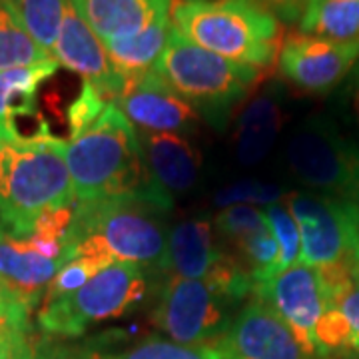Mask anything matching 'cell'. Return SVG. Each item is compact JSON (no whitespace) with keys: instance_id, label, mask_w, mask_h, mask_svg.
I'll return each instance as SVG.
<instances>
[{"instance_id":"obj_16","label":"cell","mask_w":359,"mask_h":359,"mask_svg":"<svg viewBox=\"0 0 359 359\" xmlns=\"http://www.w3.org/2000/svg\"><path fill=\"white\" fill-rule=\"evenodd\" d=\"M140 144L152 184L164 198L174 202L196 186L202 158L186 136L140 134Z\"/></svg>"},{"instance_id":"obj_34","label":"cell","mask_w":359,"mask_h":359,"mask_svg":"<svg viewBox=\"0 0 359 359\" xmlns=\"http://www.w3.org/2000/svg\"><path fill=\"white\" fill-rule=\"evenodd\" d=\"M269 13L276 14L278 20L283 22H299L308 8L309 0H257Z\"/></svg>"},{"instance_id":"obj_3","label":"cell","mask_w":359,"mask_h":359,"mask_svg":"<svg viewBox=\"0 0 359 359\" xmlns=\"http://www.w3.org/2000/svg\"><path fill=\"white\" fill-rule=\"evenodd\" d=\"M66 140L0 144V230L26 240L40 214L76 202L66 166Z\"/></svg>"},{"instance_id":"obj_12","label":"cell","mask_w":359,"mask_h":359,"mask_svg":"<svg viewBox=\"0 0 359 359\" xmlns=\"http://www.w3.org/2000/svg\"><path fill=\"white\" fill-rule=\"evenodd\" d=\"M252 295L282 316L309 358L320 359L316 330L327 306V295L316 269L299 262L269 282L254 283Z\"/></svg>"},{"instance_id":"obj_25","label":"cell","mask_w":359,"mask_h":359,"mask_svg":"<svg viewBox=\"0 0 359 359\" xmlns=\"http://www.w3.org/2000/svg\"><path fill=\"white\" fill-rule=\"evenodd\" d=\"M68 0H0L25 30L52 54Z\"/></svg>"},{"instance_id":"obj_32","label":"cell","mask_w":359,"mask_h":359,"mask_svg":"<svg viewBox=\"0 0 359 359\" xmlns=\"http://www.w3.org/2000/svg\"><path fill=\"white\" fill-rule=\"evenodd\" d=\"M32 359H98L90 341L70 344L60 337L32 334Z\"/></svg>"},{"instance_id":"obj_23","label":"cell","mask_w":359,"mask_h":359,"mask_svg":"<svg viewBox=\"0 0 359 359\" xmlns=\"http://www.w3.org/2000/svg\"><path fill=\"white\" fill-rule=\"evenodd\" d=\"M98 359H224L218 346H188L174 339L148 335L140 339L106 341V337L90 339Z\"/></svg>"},{"instance_id":"obj_8","label":"cell","mask_w":359,"mask_h":359,"mask_svg":"<svg viewBox=\"0 0 359 359\" xmlns=\"http://www.w3.org/2000/svg\"><path fill=\"white\" fill-rule=\"evenodd\" d=\"M287 166L323 196L359 205V142L325 116L304 120L287 140Z\"/></svg>"},{"instance_id":"obj_11","label":"cell","mask_w":359,"mask_h":359,"mask_svg":"<svg viewBox=\"0 0 359 359\" xmlns=\"http://www.w3.org/2000/svg\"><path fill=\"white\" fill-rule=\"evenodd\" d=\"M358 65L359 39L334 40L302 32L283 39L278 56L280 76L308 94L330 92Z\"/></svg>"},{"instance_id":"obj_13","label":"cell","mask_w":359,"mask_h":359,"mask_svg":"<svg viewBox=\"0 0 359 359\" xmlns=\"http://www.w3.org/2000/svg\"><path fill=\"white\" fill-rule=\"evenodd\" d=\"M114 104L140 134L188 136L196 132L202 118L154 70L128 78Z\"/></svg>"},{"instance_id":"obj_26","label":"cell","mask_w":359,"mask_h":359,"mask_svg":"<svg viewBox=\"0 0 359 359\" xmlns=\"http://www.w3.org/2000/svg\"><path fill=\"white\" fill-rule=\"evenodd\" d=\"M54 58L0 4V70L32 66Z\"/></svg>"},{"instance_id":"obj_30","label":"cell","mask_w":359,"mask_h":359,"mask_svg":"<svg viewBox=\"0 0 359 359\" xmlns=\"http://www.w3.org/2000/svg\"><path fill=\"white\" fill-rule=\"evenodd\" d=\"M108 104H112V98L108 94H104L98 86L82 80V88L66 114L70 138H76L78 134H82L88 126H92L98 120V116L108 108Z\"/></svg>"},{"instance_id":"obj_6","label":"cell","mask_w":359,"mask_h":359,"mask_svg":"<svg viewBox=\"0 0 359 359\" xmlns=\"http://www.w3.org/2000/svg\"><path fill=\"white\" fill-rule=\"evenodd\" d=\"M302 236V262L320 273L325 295L359 276V205L323 194L285 196Z\"/></svg>"},{"instance_id":"obj_18","label":"cell","mask_w":359,"mask_h":359,"mask_svg":"<svg viewBox=\"0 0 359 359\" xmlns=\"http://www.w3.org/2000/svg\"><path fill=\"white\" fill-rule=\"evenodd\" d=\"M70 259H48L36 254L26 240H18L0 230V278L25 299L30 309L42 304L56 273Z\"/></svg>"},{"instance_id":"obj_27","label":"cell","mask_w":359,"mask_h":359,"mask_svg":"<svg viewBox=\"0 0 359 359\" xmlns=\"http://www.w3.org/2000/svg\"><path fill=\"white\" fill-rule=\"evenodd\" d=\"M268 224L278 245H280V273L290 269L295 264L302 262V236H299V228L295 224L292 212L287 210V205L280 204H269L262 208Z\"/></svg>"},{"instance_id":"obj_14","label":"cell","mask_w":359,"mask_h":359,"mask_svg":"<svg viewBox=\"0 0 359 359\" xmlns=\"http://www.w3.org/2000/svg\"><path fill=\"white\" fill-rule=\"evenodd\" d=\"M224 359H311L276 309L252 295L219 341Z\"/></svg>"},{"instance_id":"obj_19","label":"cell","mask_w":359,"mask_h":359,"mask_svg":"<svg viewBox=\"0 0 359 359\" xmlns=\"http://www.w3.org/2000/svg\"><path fill=\"white\" fill-rule=\"evenodd\" d=\"M58 62L48 58L32 66L0 70V144L20 142V122L40 118L36 112V94L58 70Z\"/></svg>"},{"instance_id":"obj_37","label":"cell","mask_w":359,"mask_h":359,"mask_svg":"<svg viewBox=\"0 0 359 359\" xmlns=\"http://www.w3.org/2000/svg\"><path fill=\"white\" fill-rule=\"evenodd\" d=\"M353 110L359 124V65L355 66V78H353Z\"/></svg>"},{"instance_id":"obj_9","label":"cell","mask_w":359,"mask_h":359,"mask_svg":"<svg viewBox=\"0 0 359 359\" xmlns=\"http://www.w3.org/2000/svg\"><path fill=\"white\" fill-rule=\"evenodd\" d=\"M238 304L204 280L166 276L158 290L152 323L178 344L219 346L238 316Z\"/></svg>"},{"instance_id":"obj_35","label":"cell","mask_w":359,"mask_h":359,"mask_svg":"<svg viewBox=\"0 0 359 359\" xmlns=\"http://www.w3.org/2000/svg\"><path fill=\"white\" fill-rule=\"evenodd\" d=\"M25 327H30V323H20V321L14 320H0V359L8 358L11 347L14 344V337Z\"/></svg>"},{"instance_id":"obj_4","label":"cell","mask_w":359,"mask_h":359,"mask_svg":"<svg viewBox=\"0 0 359 359\" xmlns=\"http://www.w3.org/2000/svg\"><path fill=\"white\" fill-rule=\"evenodd\" d=\"M172 18L186 39L231 62L259 70L278 62L282 25L257 0H184Z\"/></svg>"},{"instance_id":"obj_2","label":"cell","mask_w":359,"mask_h":359,"mask_svg":"<svg viewBox=\"0 0 359 359\" xmlns=\"http://www.w3.org/2000/svg\"><path fill=\"white\" fill-rule=\"evenodd\" d=\"M164 208L144 198H112L78 204L66 248L74 257L130 262L152 276L166 273Z\"/></svg>"},{"instance_id":"obj_5","label":"cell","mask_w":359,"mask_h":359,"mask_svg":"<svg viewBox=\"0 0 359 359\" xmlns=\"http://www.w3.org/2000/svg\"><path fill=\"white\" fill-rule=\"evenodd\" d=\"M152 70L198 114L219 130L228 124L231 110L244 102L264 72L231 62L194 44L174 25L164 52Z\"/></svg>"},{"instance_id":"obj_24","label":"cell","mask_w":359,"mask_h":359,"mask_svg":"<svg viewBox=\"0 0 359 359\" xmlns=\"http://www.w3.org/2000/svg\"><path fill=\"white\" fill-rule=\"evenodd\" d=\"M299 32L334 40L359 39V0H309Z\"/></svg>"},{"instance_id":"obj_28","label":"cell","mask_w":359,"mask_h":359,"mask_svg":"<svg viewBox=\"0 0 359 359\" xmlns=\"http://www.w3.org/2000/svg\"><path fill=\"white\" fill-rule=\"evenodd\" d=\"M214 228H216V233L236 245L248 236H254L257 231L269 228V224L262 208L238 204L222 210L214 219Z\"/></svg>"},{"instance_id":"obj_7","label":"cell","mask_w":359,"mask_h":359,"mask_svg":"<svg viewBox=\"0 0 359 359\" xmlns=\"http://www.w3.org/2000/svg\"><path fill=\"white\" fill-rule=\"evenodd\" d=\"M152 292V273L130 262H114L72 294L40 304L36 323L44 335L76 339L90 327L124 318Z\"/></svg>"},{"instance_id":"obj_20","label":"cell","mask_w":359,"mask_h":359,"mask_svg":"<svg viewBox=\"0 0 359 359\" xmlns=\"http://www.w3.org/2000/svg\"><path fill=\"white\" fill-rule=\"evenodd\" d=\"M316 339L320 359L359 358V276L327 297Z\"/></svg>"},{"instance_id":"obj_22","label":"cell","mask_w":359,"mask_h":359,"mask_svg":"<svg viewBox=\"0 0 359 359\" xmlns=\"http://www.w3.org/2000/svg\"><path fill=\"white\" fill-rule=\"evenodd\" d=\"M170 30H172V18H164L144 28L134 36L102 40L104 50L116 72L124 80L140 76L154 68L156 60L164 52Z\"/></svg>"},{"instance_id":"obj_31","label":"cell","mask_w":359,"mask_h":359,"mask_svg":"<svg viewBox=\"0 0 359 359\" xmlns=\"http://www.w3.org/2000/svg\"><path fill=\"white\" fill-rule=\"evenodd\" d=\"M282 188L276 184H264V182H236L228 188H222L216 198L214 204L219 208H228V205L238 204H276L282 200Z\"/></svg>"},{"instance_id":"obj_21","label":"cell","mask_w":359,"mask_h":359,"mask_svg":"<svg viewBox=\"0 0 359 359\" xmlns=\"http://www.w3.org/2000/svg\"><path fill=\"white\" fill-rule=\"evenodd\" d=\"M282 130V108L271 90L252 98L238 118L236 156L242 166H256L278 140Z\"/></svg>"},{"instance_id":"obj_36","label":"cell","mask_w":359,"mask_h":359,"mask_svg":"<svg viewBox=\"0 0 359 359\" xmlns=\"http://www.w3.org/2000/svg\"><path fill=\"white\" fill-rule=\"evenodd\" d=\"M6 359H32V330L30 327H25L16 334Z\"/></svg>"},{"instance_id":"obj_15","label":"cell","mask_w":359,"mask_h":359,"mask_svg":"<svg viewBox=\"0 0 359 359\" xmlns=\"http://www.w3.org/2000/svg\"><path fill=\"white\" fill-rule=\"evenodd\" d=\"M52 56L60 66L76 72L90 84L98 86L104 94L116 100L124 86V78L120 76L104 50L102 40L80 16L74 4L68 0L62 16V25L58 30V39L52 48Z\"/></svg>"},{"instance_id":"obj_29","label":"cell","mask_w":359,"mask_h":359,"mask_svg":"<svg viewBox=\"0 0 359 359\" xmlns=\"http://www.w3.org/2000/svg\"><path fill=\"white\" fill-rule=\"evenodd\" d=\"M110 264H114V262H106V259H98V257H74V259H70L50 282L42 304L76 292Z\"/></svg>"},{"instance_id":"obj_1","label":"cell","mask_w":359,"mask_h":359,"mask_svg":"<svg viewBox=\"0 0 359 359\" xmlns=\"http://www.w3.org/2000/svg\"><path fill=\"white\" fill-rule=\"evenodd\" d=\"M65 156L78 204L132 196L164 210L174 205L156 190L140 134L114 102L108 104L92 126L66 142Z\"/></svg>"},{"instance_id":"obj_33","label":"cell","mask_w":359,"mask_h":359,"mask_svg":"<svg viewBox=\"0 0 359 359\" xmlns=\"http://www.w3.org/2000/svg\"><path fill=\"white\" fill-rule=\"evenodd\" d=\"M30 313H32V309L26 306L25 299L0 278V320L30 323Z\"/></svg>"},{"instance_id":"obj_10","label":"cell","mask_w":359,"mask_h":359,"mask_svg":"<svg viewBox=\"0 0 359 359\" xmlns=\"http://www.w3.org/2000/svg\"><path fill=\"white\" fill-rule=\"evenodd\" d=\"M166 273L186 280H204L242 302L252 295L254 280L238 256L228 254L216 240L208 218L180 219L168 230Z\"/></svg>"},{"instance_id":"obj_17","label":"cell","mask_w":359,"mask_h":359,"mask_svg":"<svg viewBox=\"0 0 359 359\" xmlns=\"http://www.w3.org/2000/svg\"><path fill=\"white\" fill-rule=\"evenodd\" d=\"M100 40L126 39L172 16L174 0H70Z\"/></svg>"}]
</instances>
